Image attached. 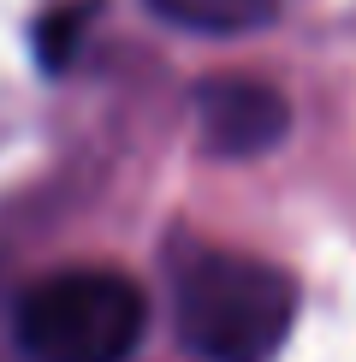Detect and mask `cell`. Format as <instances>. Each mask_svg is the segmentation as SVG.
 <instances>
[{
  "instance_id": "cell-1",
  "label": "cell",
  "mask_w": 356,
  "mask_h": 362,
  "mask_svg": "<svg viewBox=\"0 0 356 362\" xmlns=\"http://www.w3.org/2000/svg\"><path fill=\"white\" fill-rule=\"evenodd\" d=\"M297 321V279L273 262L202 250L178 267V339L202 362H273Z\"/></svg>"
},
{
  "instance_id": "cell-2",
  "label": "cell",
  "mask_w": 356,
  "mask_h": 362,
  "mask_svg": "<svg viewBox=\"0 0 356 362\" xmlns=\"http://www.w3.org/2000/svg\"><path fill=\"white\" fill-rule=\"evenodd\" d=\"M12 327L30 362H131L148 297L119 267H59L18 297Z\"/></svg>"
},
{
  "instance_id": "cell-3",
  "label": "cell",
  "mask_w": 356,
  "mask_h": 362,
  "mask_svg": "<svg viewBox=\"0 0 356 362\" xmlns=\"http://www.w3.org/2000/svg\"><path fill=\"white\" fill-rule=\"evenodd\" d=\"M196 125L208 155L249 160L291 131V101L261 78H208L196 89Z\"/></svg>"
},
{
  "instance_id": "cell-4",
  "label": "cell",
  "mask_w": 356,
  "mask_h": 362,
  "mask_svg": "<svg viewBox=\"0 0 356 362\" xmlns=\"http://www.w3.org/2000/svg\"><path fill=\"white\" fill-rule=\"evenodd\" d=\"M160 24L196 30V36H249L279 18L285 0H143Z\"/></svg>"
},
{
  "instance_id": "cell-5",
  "label": "cell",
  "mask_w": 356,
  "mask_h": 362,
  "mask_svg": "<svg viewBox=\"0 0 356 362\" xmlns=\"http://www.w3.org/2000/svg\"><path fill=\"white\" fill-rule=\"evenodd\" d=\"M89 12H95V0H66V6H54L48 18L36 24V59L48 71H66L71 54H78L83 30H89Z\"/></svg>"
}]
</instances>
